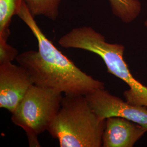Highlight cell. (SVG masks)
I'll list each match as a JSON object with an SVG mask.
<instances>
[{"label":"cell","instance_id":"8992f818","mask_svg":"<svg viewBox=\"0 0 147 147\" xmlns=\"http://www.w3.org/2000/svg\"><path fill=\"white\" fill-rule=\"evenodd\" d=\"M147 132V128L132 121L119 117H109L106 119L102 147H134Z\"/></svg>","mask_w":147,"mask_h":147},{"label":"cell","instance_id":"9c48e42d","mask_svg":"<svg viewBox=\"0 0 147 147\" xmlns=\"http://www.w3.org/2000/svg\"><path fill=\"white\" fill-rule=\"evenodd\" d=\"M32 15L44 16L55 21L58 16L61 0H24Z\"/></svg>","mask_w":147,"mask_h":147},{"label":"cell","instance_id":"277c9868","mask_svg":"<svg viewBox=\"0 0 147 147\" xmlns=\"http://www.w3.org/2000/svg\"><path fill=\"white\" fill-rule=\"evenodd\" d=\"M85 96L90 107L100 119L119 117L147 129V107L131 104L111 94L105 88L94 90Z\"/></svg>","mask_w":147,"mask_h":147},{"label":"cell","instance_id":"30bf717a","mask_svg":"<svg viewBox=\"0 0 147 147\" xmlns=\"http://www.w3.org/2000/svg\"><path fill=\"white\" fill-rule=\"evenodd\" d=\"M18 56L16 48L7 42V40L0 38V64L11 62Z\"/></svg>","mask_w":147,"mask_h":147},{"label":"cell","instance_id":"52a82bcc","mask_svg":"<svg viewBox=\"0 0 147 147\" xmlns=\"http://www.w3.org/2000/svg\"><path fill=\"white\" fill-rule=\"evenodd\" d=\"M113 14L125 23L136 19L141 11L138 0H109Z\"/></svg>","mask_w":147,"mask_h":147},{"label":"cell","instance_id":"7a4b0ae2","mask_svg":"<svg viewBox=\"0 0 147 147\" xmlns=\"http://www.w3.org/2000/svg\"><path fill=\"white\" fill-rule=\"evenodd\" d=\"M105 125L106 119L95 114L85 95H65L47 131L61 147H100Z\"/></svg>","mask_w":147,"mask_h":147},{"label":"cell","instance_id":"6da1fadb","mask_svg":"<svg viewBox=\"0 0 147 147\" xmlns=\"http://www.w3.org/2000/svg\"><path fill=\"white\" fill-rule=\"evenodd\" d=\"M17 16L30 29L37 39L38 50L18 55L16 61L27 69L34 84L53 89L65 95H84L105 84L84 73L63 55L38 26L24 1Z\"/></svg>","mask_w":147,"mask_h":147},{"label":"cell","instance_id":"ba28073f","mask_svg":"<svg viewBox=\"0 0 147 147\" xmlns=\"http://www.w3.org/2000/svg\"><path fill=\"white\" fill-rule=\"evenodd\" d=\"M24 0H0V38L8 40L13 16L18 15Z\"/></svg>","mask_w":147,"mask_h":147},{"label":"cell","instance_id":"3957f363","mask_svg":"<svg viewBox=\"0 0 147 147\" xmlns=\"http://www.w3.org/2000/svg\"><path fill=\"white\" fill-rule=\"evenodd\" d=\"M62 93L33 84L16 109L11 119L26 133L29 144L39 147L38 136L48 130L59 110Z\"/></svg>","mask_w":147,"mask_h":147},{"label":"cell","instance_id":"5b68a950","mask_svg":"<svg viewBox=\"0 0 147 147\" xmlns=\"http://www.w3.org/2000/svg\"><path fill=\"white\" fill-rule=\"evenodd\" d=\"M33 84L30 74L21 65L0 64V107L13 112Z\"/></svg>","mask_w":147,"mask_h":147}]
</instances>
